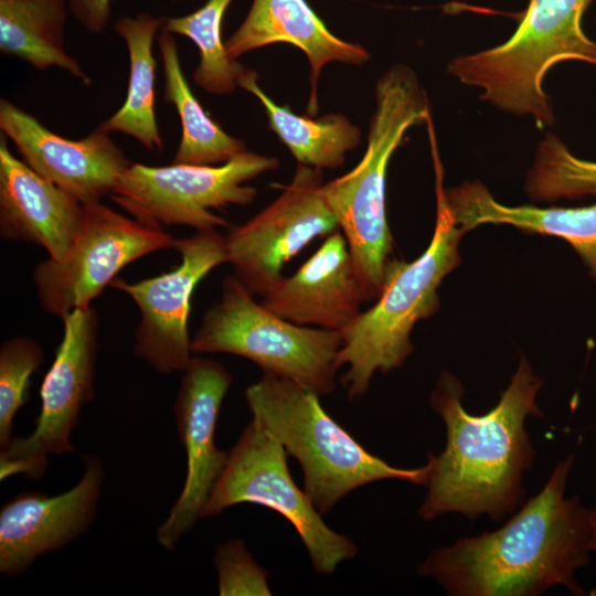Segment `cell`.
<instances>
[{"mask_svg":"<svg viewBox=\"0 0 596 596\" xmlns=\"http://www.w3.org/2000/svg\"><path fill=\"white\" fill-rule=\"evenodd\" d=\"M233 0H207L196 11L162 18L163 30L190 39L200 53L193 82L215 95L232 94L247 68L232 60L222 40L223 17Z\"/></svg>","mask_w":596,"mask_h":596,"instance_id":"obj_25","label":"cell"},{"mask_svg":"<svg viewBox=\"0 0 596 596\" xmlns=\"http://www.w3.org/2000/svg\"><path fill=\"white\" fill-rule=\"evenodd\" d=\"M175 1H180V0H175Z\"/></svg>","mask_w":596,"mask_h":596,"instance_id":"obj_31","label":"cell"},{"mask_svg":"<svg viewBox=\"0 0 596 596\" xmlns=\"http://www.w3.org/2000/svg\"><path fill=\"white\" fill-rule=\"evenodd\" d=\"M322 185L321 169L298 163L274 202L224 236L227 263L254 295L264 297L284 277L287 262L339 230Z\"/></svg>","mask_w":596,"mask_h":596,"instance_id":"obj_12","label":"cell"},{"mask_svg":"<svg viewBox=\"0 0 596 596\" xmlns=\"http://www.w3.org/2000/svg\"><path fill=\"white\" fill-rule=\"evenodd\" d=\"M574 457L500 529L433 549L418 565L456 596H534L554 585L583 594L576 572L589 563V509L565 497Z\"/></svg>","mask_w":596,"mask_h":596,"instance_id":"obj_2","label":"cell"},{"mask_svg":"<svg viewBox=\"0 0 596 596\" xmlns=\"http://www.w3.org/2000/svg\"><path fill=\"white\" fill-rule=\"evenodd\" d=\"M525 192L535 202L596 195V162L577 158L557 136L547 134L538 145Z\"/></svg>","mask_w":596,"mask_h":596,"instance_id":"obj_26","label":"cell"},{"mask_svg":"<svg viewBox=\"0 0 596 596\" xmlns=\"http://www.w3.org/2000/svg\"><path fill=\"white\" fill-rule=\"evenodd\" d=\"M104 479L100 459L85 458V470L70 490L47 496L22 492L0 510V573L22 574L39 556L58 550L91 526Z\"/></svg>","mask_w":596,"mask_h":596,"instance_id":"obj_16","label":"cell"},{"mask_svg":"<svg viewBox=\"0 0 596 596\" xmlns=\"http://www.w3.org/2000/svg\"><path fill=\"white\" fill-rule=\"evenodd\" d=\"M253 295L235 275L225 277L220 300L191 338L192 354L238 355L319 396L331 394L340 369L341 332L290 322Z\"/></svg>","mask_w":596,"mask_h":596,"instance_id":"obj_7","label":"cell"},{"mask_svg":"<svg viewBox=\"0 0 596 596\" xmlns=\"http://www.w3.org/2000/svg\"><path fill=\"white\" fill-rule=\"evenodd\" d=\"M240 503L266 507L289 521L317 574H333L358 552L348 536L323 521L305 490L295 483L281 444L253 418L231 449L203 518L217 515Z\"/></svg>","mask_w":596,"mask_h":596,"instance_id":"obj_9","label":"cell"},{"mask_svg":"<svg viewBox=\"0 0 596 596\" xmlns=\"http://www.w3.org/2000/svg\"><path fill=\"white\" fill-rule=\"evenodd\" d=\"M164 75V99L174 106L181 139L173 163L216 166L242 152L243 140L228 135L203 108L184 76L173 34L161 29L158 38Z\"/></svg>","mask_w":596,"mask_h":596,"instance_id":"obj_24","label":"cell"},{"mask_svg":"<svg viewBox=\"0 0 596 596\" xmlns=\"http://www.w3.org/2000/svg\"><path fill=\"white\" fill-rule=\"evenodd\" d=\"M589 549L590 551L596 552V501L592 509H589Z\"/></svg>","mask_w":596,"mask_h":596,"instance_id":"obj_30","label":"cell"},{"mask_svg":"<svg viewBox=\"0 0 596 596\" xmlns=\"http://www.w3.org/2000/svg\"><path fill=\"white\" fill-rule=\"evenodd\" d=\"M541 385L522 358L498 404L473 415L461 404L460 381L441 372L429 402L445 423L446 446L439 455L427 454V494L418 510L423 520L457 512L500 521L522 505L524 472L535 456L524 424L531 416L544 417L535 403Z\"/></svg>","mask_w":596,"mask_h":596,"instance_id":"obj_1","label":"cell"},{"mask_svg":"<svg viewBox=\"0 0 596 596\" xmlns=\"http://www.w3.org/2000/svg\"><path fill=\"white\" fill-rule=\"evenodd\" d=\"M221 596H269L268 572L260 566L241 539L219 545L213 558Z\"/></svg>","mask_w":596,"mask_h":596,"instance_id":"obj_28","label":"cell"},{"mask_svg":"<svg viewBox=\"0 0 596 596\" xmlns=\"http://www.w3.org/2000/svg\"><path fill=\"white\" fill-rule=\"evenodd\" d=\"M435 167L436 224L427 248L414 260L390 259L375 304L341 331L340 382L349 400L370 389L376 372L401 368L413 353L411 333L417 321L439 308L437 289L460 263L458 244L466 233L455 222L443 185V166L437 142L430 138Z\"/></svg>","mask_w":596,"mask_h":596,"instance_id":"obj_3","label":"cell"},{"mask_svg":"<svg viewBox=\"0 0 596 596\" xmlns=\"http://www.w3.org/2000/svg\"><path fill=\"white\" fill-rule=\"evenodd\" d=\"M65 0H0V51L38 71L63 70L84 85L92 79L64 46Z\"/></svg>","mask_w":596,"mask_h":596,"instance_id":"obj_22","label":"cell"},{"mask_svg":"<svg viewBox=\"0 0 596 596\" xmlns=\"http://www.w3.org/2000/svg\"><path fill=\"white\" fill-rule=\"evenodd\" d=\"M162 28V18L141 12L121 17L114 24L124 40L129 56V78L123 106L99 125L107 132H120L140 142L148 150L163 149L156 116L155 36Z\"/></svg>","mask_w":596,"mask_h":596,"instance_id":"obj_21","label":"cell"},{"mask_svg":"<svg viewBox=\"0 0 596 596\" xmlns=\"http://www.w3.org/2000/svg\"><path fill=\"white\" fill-rule=\"evenodd\" d=\"M173 243L161 227L129 219L102 202L83 204L65 254L33 268L40 306L61 319L76 308H88L125 266L152 252L173 248Z\"/></svg>","mask_w":596,"mask_h":596,"instance_id":"obj_10","label":"cell"},{"mask_svg":"<svg viewBox=\"0 0 596 596\" xmlns=\"http://www.w3.org/2000/svg\"><path fill=\"white\" fill-rule=\"evenodd\" d=\"M244 396L252 418L299 462L302 489L321 514L373 481L427 485V464L418 468L387 464L339 425L322 407L318 394L292 381L263 372Z\"/></svg>","mask_w":596,"mask_h":596,"instance_id":"obj_4","label":"cell"},{"mask_svg":"<svg viewBox=\"0 0 596 596\" xmlns=\"http://www.w3.org/2000/svg\"><path fill=\"white\" fill-rule=\"evenodd\" d=\"M233 376L211 358L192 356L179 385L174 415L187 455L183 489L167 519L157 530V541L167 551L203 518L210 497L228 461L230 451L215 444L222 403Z\"/></svg>","mask_w":596,"mask_h":596,"instance_id":"obj_14","label":"cell"},{"mask_svg":"<svg viewBox=\"0 0 596 596\" xmlns=\"http://www.w3.org/2000/svg\"><path fill=\"white\" fill-rule=\"evenodd\" d=\"M429 118L428 99L415 72L403 64L391 66L375 85V108L361 160L322 185L370 301L381 292L393 251L385 195L389 162L406 131Z\"/></svg>","mask_w":596,"mask_h":596,"instance_id":"obj_5","label":"cell"},{"mask_svg":"<svg viewBox=\"0 0 596 596\" xmlns=\"http://www.w3.org/2000/svg\"><path fill=\"white\" fill-rule=\"evenodd\" d=\"M173 248L181 256L173 269L135 283L117 277L110 283L140 310L136 355L162 374L183 372L189 365L192 352L188 320L193 291L212 269L227 263L224 236L216 230L174 238Z\"/></svg>","mask_w":596,"mask_h":596,"instance_id":"obj_13","label":"cell"},{"mask_svg":"<svg viewBox=\"0 0 596 596\" xmlns=\"http://www.w3.org/2000/svg\"><path fill=\"white\" fill-rule=\"evenodd\" d=\"M238 87L253 94L263 105L268 126L299 164L318 169L343 166L345 153L361 142V130L342 114L319 118L295 114L288 106L274 102L258 85L257 73L247 68Z\"/></svg>","mask_w":596,"mask_h":596,"instance_id":"obj_23","label":"cell"},{"mask_svg":"<svg viewBox=\"0 0 596 596\" xmlns=\"http://www.w3.org/2000/svg\"><path fill=\"white\" fill-rule=\"evenodd\" d=\"M113 0H68V10L88 32L102 33L108 25Z\"/></svg>","mask_w":596,"mask_h":596,"instance_id":"obj_29","label":"cell"},{"mask_svg":"<svg viewBox=\"0 0 596 596\" xmlns=\"http://www.w3.org/2000/svg\"><path fill=\"white\" fill-rule=\"evenodd\" d=\"M370 301L341 231L324 237L319 248L289 277H283L260 301L279 317L300 326L342 331Z\"/></svg>","mask_w":596,"mask_h":596,"instance_id":"obj_17","label":"cell"},{"mask_svg":"<svg viewBox=\"0 0 596 596\" xmlns=\"http://www.w3.org/2000/svg\"><path fill=\"white\" fill-rule=\"evenodd\" d=\"M274 43L301 50L310 64V96L307 114L318 111L317 82L329 62L362 65L370 53L360 44L336 36L306 0H253L241 25L225 41L227 55H241Z\"/></svg>","mask_w":596,"mask_h":596,"instance_id":"obj_19","label":"cell"},{"mask_svg":"<svg viewBox=\"0 0 596 596\" xmlns=\"http://www.w3.org/2000/svg\"><path fill=\"white\" fill-rule=\"evenodd\" d=\"M0 130L23 161L81 204L109 195L131 163L99 126L84 138H64L8 99L0 100Z\"/></svg>","mask_w":596,"mask_h":596,"instance_id":"obj_15","label":"cell"},{"mask_svg":"<svg viewBox=\"0 0 596 596\" xmlns=\"http://www.w3.org/2000/svg\"><path fill=\"white\" fill-rule=\"evenodd\" d=\"M43 361V349L30 337L10 338L0 347V448L13 438L14 416L26 403L31 376Z\"/></svg>","mask_w":596,"mask_h":596,"instance_id":"obj_27","label":"cell"},{"mask_svg":"<svg viewBox=\"0 0 596 596\" xmlns=\"http://www.w3.org/2000/svg\"><path fill=\"white\" fill-rule=\"evenodd\" d=\"M592 1L530 0L504 43L457 56L447 71L498 109L531 116L541 129L552 126L555 115L542 86L549 70L563 61L596 65V42L582 28Z\"/></svg>","mask_w":596,"mask_h":596,"instance_id":"obj_6","label":"cell"},{"mask_svg":"<svg viewBox=\"0 0 596 596\" xmlns=\"http://www.w3.org/2000/svg\"><path fill=\"white\" fill-rule=\"evenodd\" d=\"M0 138V233L8 241L42 246L61 258L77 231L83 204L38 174Z\"/></svg>","mask_w":596,"mask_h":596,"instance_id":"obj_18","label":"cell"},{"mask_svg":"<svg viewBox=\"0 0 596 596\" xmlns=\"http://www.w3.org/2000/svg\"><path fill=\"white\" fill-rule=\"evenodd\" d=\"M279 164L274 157L248 150L216 166L130 163L109 196L146 225L216 230L227 221L213 211L251 204L257 190L246 182Z\"/></svg>","mask_w":596,"mask_h":596,"instance_id":"obj_8","label":"cell"},{"mask_svg":"<svg viewBox=\"0 0 596 596\" xmlns=\"http://www.w3.org/2000/svg\"><path fill=\"white\" fill-rule=\"evenodd\" d=\"M63 338L40 389V413L28 437H13L0 451V480L24 475L39 479L50 455L74 450L70 437L79 413L94 397L99 320L92 307L63 319Z\"/></svg>","mask_w":596,"mask_h":596,"instance_id":"obj_11","label":"cell"},{"mask_svg":"<svg viewBox=\"0 0 596 596\" xmlns=\"http://www.w3.org/2000/svg\"><path fill=\"white\" fill-rule=\"evenodd\" d=\"M456 224L466 233L482 224H509L566 241L596 283V203L578 207L510 206L500 203L480 181L445 190Z\"/></svg>","mask_w":596,"mask_h":596,"instance_id":"obj_20","label":"cell"}]
</instances>
